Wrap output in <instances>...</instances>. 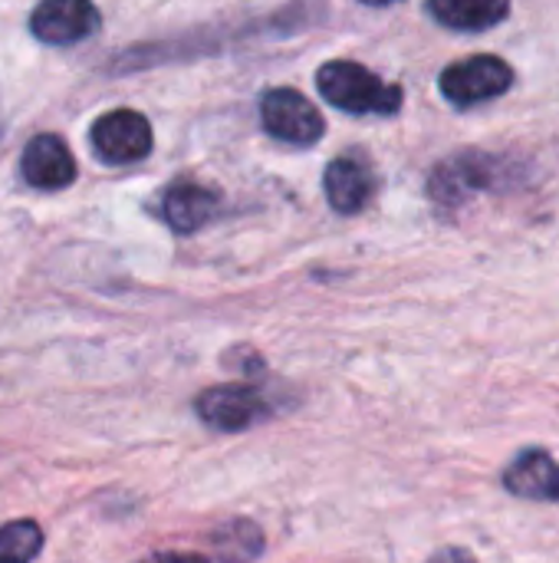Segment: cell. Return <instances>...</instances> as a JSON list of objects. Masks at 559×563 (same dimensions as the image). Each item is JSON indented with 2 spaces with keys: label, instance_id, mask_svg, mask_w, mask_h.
<instances>
[{
  "label": "cell",
  "instance_id": "cell-1",
  "mask_svg": "<svg viewBox=\"0 0 559 563\" xmlns=\"http://www.w3.org/2000/svg\"><path fill=\"white\" fill-rule=\"evenodd\" d=\"M320 96L353 115H392L402 106V89L353 59H333L316 73Z\"/></svg>",
  "mask_w": 559,
  "mask_h": 563
},
{
  "label": "cell",
  "instance_id": "cell-16",
  "mask_svg": "<svg viewBox=\"0 0 559 563\" xmlns=\"http://www.w3.org/2000/svg\"><path fill=\"white\" fill-rule=\"evenodd\" d=\"M432 563H474V561H471L465 551H441V554H438Z\"/></svg>",
  "mask_w": 559,
  "mask_h": 563
},
{
  "label": "cell",
  "instance_id": "cell-13",
  "mask_svg": "<svg viewBox=\"0 0 559 563\" xmlns=\"http://www.w3.org/2000/svg\"><path fill=\"white\" fill-rule=\"evenodd\" d=\"M43 548V534L33 521H13L0 528V563H30Z\"/></svg>",
  "mask_w": 559,
  "mask_h": 563
},
{
  "label": "cell",
  "instance_id": "cell-5",
  "mask_svg": "<svg viewBox=\"0 0 559 563\" xmlns=\"http://www.w3.org/2000/svg\"><path fill=\"white\" fill-rule=\"evenodd\" d=\"M260 125L287 145H313L323 135V115L297 89H270L260 96Z\"/></svg>",
  "mask_w": 559,
  "mask_h": 563
},
{
  "label": "cell",
  "instance_id": "cell-9",
  "mask_svg": "<svg viewBox=\"0 0 559 563\" xmlns=\"http://www.w3.org/2000/svg\"><path fill=\"white\" fill-rule=\"evenodd\" d=\"M217 208H221V195L198 181H178L161 198V218L178 234L201 231L217 214Z\"/></svg>",
  "mask_w": 559,
  "mask_h": 563
},
{
  "label": "cell",
  "instance_id": "cell-3",
  "mask_svg": "<svg viewBox=\"0 0 559 563\" xmlns=\"http://www.w3.org/2000/svg\"><path fill=\"white\" fill-rule=\"evenodd\" d=\"M514 82V69L501 59V56H471L461 63H451L441 73V92L448 102L468 109V106H481L488 99H497L511 89Z\"/></svg>",
  "mask_w": 559,
  "mask_h": 563
},
{
  "label": "cell",
  "instance_id": "cell-8",
  "mask_svg": "<svg viewBox=\"0 0 559 563\" xmlns=\"http://www.w3.org/2000/svg\"><path fill=\"white\" fill-rule=\"evenodd\" d=\"M20 175L26 185L40 191H59L76 181V158L59 135L43 132L26 142L20 158Z\"/></svg>",
  "mask_w": 559,
  "mask_h": 563
},
{
  "label": "cell",
  "instance_id": "cell-4",
  "mask_svg": "<svg viewBox=\"0 0 559 563\" xmlns=\"http://www.w3.org/2000/svg\"><path fill=\"white\" fill-rule=\"evenodd\" d=\"M92 152L109 165H132L152 152V125L135 109H112L92 122Z\"/></svg>",
  "mask_w": 559,
  "mask_h": 563
},
{
  "label": "cell",
  "instance_id": "cell-15",
  "mask_svg": "<svg viewBox=\"0 0 559 563\" xmlns=\"http://www.w3.org/2000/svg\"><path fill=\"white\" fill-rule=\"evenodd\" d=\"M142 563H211L208 558H198V554H155Z\"/></svg>",
  "mask_w": 559,
  "mask_h": 563
},
{
  "label": "cell",
  "instance_id": "cell-10",
  "mask_svg": "<svg viewBox=\"0 0 559 563\" xmlns=\"http://www.w3.org/2000/svg\"><path fill=\"white\" fill-rule=\"evenodd\" d=\"M504 488L530 501H559V465L540 449L521 452L504 472Z\"/></svg>",
  "mask_w": 559,
  "mask_h": 563
},
{
  "label": "cell",
  "instance_id": "cell-14",
  "mask_svg": "<svg viewBox=\"0 0 559 563\" xmlns=\"http://www.w3.org/2000/svg\"><path fill=\"white\" fill-rule=\"evenodd\" d=\"M214 548H217V558L224 563H247L260 554L264 544H260V531L254 525L237 521V525H231L227 531L217 534Z\"/></svg>",
  "mask_w": 559,
  "mask_h": 563
},
{
  "label": "cell",
  "instance_id": "cell-12",
  "mask_svg": "<svg viewBox=\"0 0 559 563\" xmlns=\"http://www.w3.org/2000/svg\"><path fill=\"white\" fill-rule=\"evenodd\" d=\"M428 13L451 30L478 33L507 20L511 0H428Z\"/></svg>",
  "mask_w": 559,
  "mask_h": 563
},
{
  "label": "cell",
  "instance_id": "cell-2",
  "mask_svg": "<svg viewBox=\"0 0 559 563\" xmlns=\"http://www.w3.org/2000/svg\"><path fill=\"white\" fill-rule=\"evenodd\" d=\"M504 175H507V165L497 155H488V152H461V155L441 162L432 172L428 191H432V198L441 208H458L471 195L504 185Z\"/></svg>",
  "mask_w": 559,
  "mask_h": 563
},
{
  "label": "cell",
  "instance_id": "cell-7",
  "mask_svg": "<svg viewBox=\"0 0 559 563\" xmlns=\"http://www.w3.org/2000/svg\"><path fill=\"white\" fill-rule=\"evenodd\" d=\"M198 416L217 432H241L267 416V402L250 386H214L198 396Z\"/></svg>",
  "mask_w": 559,
  "mask_h": 563
},
{
  "label": "cell",
  "instance_id": "cell-11",
  "mask_svg": "<svg viewBox=\"0 0 559 563\" xmlns=\"http://www.w3.org/2000/svg\"><path fill=\"white\" fill-rule=\"evenodd\" d=\"M326 198L339 214H356L372 198V168L359 155H339L326 168Z\"/></svg>",
  "mask_w": 559,
  "mask_h": 563
},
{
  "label": "cell",
  "instance_id": "cell-6",
  "mask_svg": "<svg viewBox=\"0 0 559 563\" xmlns=\"http://www.w3.org/2000/svg\"><path fill=\"white\" fill-rule=\"evenodd\" d=\"M30 30L49 46H72L99 30V10L92 0H40Z\"/></svg>",
  "mask_w": 559,
  "mask_h": 563
},
{
  "label": "cell",
  "instance_id": "cell-17",
  "mask_svg": "<svg viewBox=\"0 0 559 563\" xmlns=\"http://www.w3.org/2000/svg\"><path fill=\"white\" fill-rule=\"evenodd\" d=\"M362 3H369V7H389V3H395V0H362Z\"/></svg>",
  "mask_w": 559,
  "mask_h": 563
}]
</instances>
